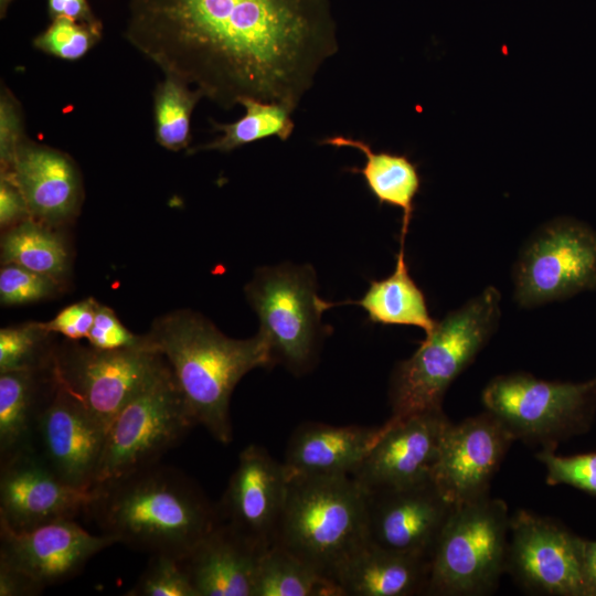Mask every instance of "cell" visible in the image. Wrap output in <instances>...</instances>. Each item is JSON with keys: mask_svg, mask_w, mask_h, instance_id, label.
<instances>
[{"mask_svg": "<svg viewBox=\"0 0 596 596\" xmlns=\"http://www.w3.org/2000/svg\"><path fill=\"white\" fill-rule=\"evenodd\" d=\"M125 38L224 109L295 110L339 50L330 0H128Z\"/></svg>", "mask_w": 596, "mask_h": 596, "instance_id": "obj_1", "label": "cell"}, {"mask_svg": "<svg viewBox=\"0 0 596 596\" xmlns=\"http://www.w3.org/2000/svg\"><path fill=\"white\" fill-rule=\"evenodd\" d=\"M86 512L131 549L181 558L217 522L216 507L183 472L157 462L94 488Z\"/></svg>", "mask_w": 596, "mask_h": 596, "instance_id": "obj_2", "label": "cell"}, {"mask_svg": "<svg viewBox=\"0 0 596 596\" xmlns=\"http://www.w3.org/2000/svg\"><path fill=\"white\" fill-rule=\"evenodd\" d=\"M145 338L168 362L198 425L219 443H231L230 400L236 384L249 371L274 365L263 336L232 339L201 315L178 310L159 318Z\"/></svg>", "mask_w": 596, "mask_h": 596, "instance_id": "obj_3", "label": "cell"}, {"mask_svg": "<svg viewBox=\"0 0 596 596\" xmlns=\"http://www.w3.org/2000/svg\"><path fill=\"white\" fill-rule=\"evenodd\" d=\"M368 542L365 491L350 475L289 477L274 544L337 584Z\"/></svg>", "mask_w": 596, "mask_h": 596, "instance_id": "obj_4", "label": "cell"}, {"mask_svg": "<svg viewBox=\"0 0 596 596\" xmlns=\"http://www.w3.org/2000/svg\"><path fill=\"white\" fill-rule=\"evenodd\" d=\"M499 290L489 286L447 313L413 355L396 364L389 387L390 421L441 409L453 381L494 333L501 310Z\"/></svg>", "mask_w": 596, "mask_h": 596, "instance_id": "obj_5", "label": "cell"}, {"mask_svg": "<svg viewBox=\"0 0 596 596\" xmlns=\"http://www.w3.org/2000/svg\"><path fill=\"white\" fill-rule=\"evenodd\" d=\"M510 519L505 502L490 496L455 507L433 552L426 594L494 590L505 572Z\"/></svg>", "mask_w": 596, "mask_h": 596, "instance_id": "obj_6", "label": "cell"}, {"mask_svg": "<svg viewBox=\"0 0 596 596\" xmlns=\"http://www.w3.org/2000/svg\"><path fill=\"white\" fill-rule=\"evenodd\" d=\"M195 425L167 362L108 426L93 489L159 462Z\"/></svg>", "mask_w": 596, "mask_h": 596, "instance_id": "obj_7", "label": "cell"}, {"mask_svg": "<svg viewBox=\"0 0 596 596\" xmlns=\"http://www.w3.org/2000/svg\"><path fill=\"white\" fill-rule=\"evenodd\" d=\"M482 403L514 439L553 450L583 432L596 409V376L582 383L554 382L518 372L493 377Z\"/></svg>", "mask_w": 596, "mask_h": 596, "instance_id": "obj_8", "label": "cell"}, {"mask_svg": "<svg viewBox=\"0 0 596 596\" xmlns=\"http://www.w3.org/2000/svg\"><path fill=\"white\" fill-rule=\"evenodd\" d=\"M245 294L259 319V331L275 363L305 372L313 362L323 311L333 304L317 295L316 275L308 266L263 267Z\"/></svg>", "mask_w": 596, "mask_h": 596, "instance_id": "obj_9", "label": "cell"}, {"mask_svg": "<svg viewBox=\"0 0 596 596\" xmlns=\"http://www.w3.org/2000/svg\"><path fill=\"white\" fill-rule=\"evenodd\" d=\"M512 279L522 308L596 290V230L573 217L544 223L523 244Z\"/></svg>", "mask_w": 596, "mask_h": 596, "instance_id": "obj_10", "label": "cell"}, {"mask_svg": "<svg viewBox=\"0 0 596 596\" xmlns=\"http://www.w3.org/2000/svg\"><path fill=\"white\" fill-rule=\"evenodd\" d=\"M166 364L145 338L140 345L118 350L64 345L53 351L51 372L54 383L107 429Z\"/></svg>", "mask_w": 596, "mask_h": 596, "instance_id": "obj_11", "label": "cell"}, {"mask_svg": "<svg viewBox=\"0 0 596 596\" xmlns=\"http://www.w3.org/2000/svg\"><path fill=\"white\" fill-rule=\"evenodd\" d=\"M505 572L526 590L587 596L586 541L560 523L525 510L510 519Z\"/></svg>", "mask_w": 596, "mask_h": 596, "instance_id": "obj_12", "label": "cell"}, {"mask_svg": "<svg viewBox=\"0 0 596 596\" xmlns=\"http://www.w3.org/2000/svg\"><path fill=\"white\" fill-rule=\"evenodd\" d=\"M513 441L509 429L489 411L457 424L449 422L432 479L455 507L488 497Z\"/></svg>", "mask_w": 596, "mask_h": 596, "instance_id": "obj_13", "label": "cell"}, {"mask_svg": "<svg viewBox=\"0 0 596 596\" xmlns=\"http://www.w3.org/2000/svg\"><path fill=\"white\" fill-rule=\"evenodd\" d=\"M449 422L443 409L387 419L350 476L364 491L402 488L432 479Z\"/></svg>", "mask_w": 596, "mask_h": 596, "instance_id": "obj_14", "label": "cell"}, {"mask_svg": "<svg viewBox=\"0 0 596 596\" xmlns=\"http://www.w3.org/2000/svg\"><path fill=\"white\" fill-rule=\"evenodd\" d=\"M289 477L284 462L251 444L240 456L216 512L219 521L266 550L275 542L284 512Z\"/></svg>", "mask_w": 596, "mask_h": 596, "instance_id": "obj_15", "label": "cell"}, {"mask_svg": "<svg viewBox=\"0 0 596 596\" xmlns=\"http://www.w3.org/2000/svg\"><path fill=\"white\" fill-rule=\"evenodd\" d=\"M369 542L432 560L453 505L433 479L407 487L365 491Z\"/></svg>", "mask_w": 596, "mask_h": 596, "instance_id": "obj_16", "label": "cell"}, {"mask_svg": "<svg viewBox=\"0 0 596 596\" xmlns=\"http://www.w3.org/2000/svg\"><path fill=\"white\" fill-rule=\"evenodd\" d=\"M0 523L28 531L87 511L95 491L60 479L35 449L0 462Z\"/></svg>", "mask_w": 596, "mask_h": 596, "instance_id": "obj_17", "label": "cell"}, {"mask_svg": "<svg viewBox=\"0 0 596 596\" xmlns=\"http://www.w3.org/2000/svg\"><path fill=\"white\" fill-rule=\"evenodd\" d=\"M116 543L107 534H91L74 519L20 532L0 523V561L24 572L43 587L75 577L94 555Z\"/></svg>", "mask_w": 596, "mask_h": 596, "instance_id": "obj_18", "label": "cell"}, {"mask_svg": "<svg viewBox=\"0 0 596 596\" xmlns=\"http://www.w3.org/2000/svg\"><path fill=\"white\" fill-rule=\"evenodd\" d=\"M106 432L84 407L55 384L38 423L35 450L64 482L78 489L93 490Z\"/></svg>", "mask_w": 596, "mask_h": 596, "instance_id": "obj_19", "label": "cell"}, {"mask_svg": "<svg viewBox=\"0 0 596 596\" xmlns=\"http://www.w3.org/2000/svg\"><path fill=\"white\" fill-rule=\"evenodd\" d=\"M8 171L25 200L30 219L55 226L72 219L82 200L73 160L54 148L24 140Z\"/></svg>", "mask_w": 596, "mask_h": 596, "instance_id": "obj_20", "label": "cell"}, {"mask_svg": "<svg viewBox=\"0 0 596 596\" xmlns=\"http://www.w3.org/2000/svg\"><path fill=\"white\" fill-rule=\"evenodd\" d=\"M263 551L219 521L179 563L196 596H254Z\"/></svg>", "mask_w": 596, "mask_h": 596, "instance_id": "obj_21", "label": "cell"}, {"mask_svg": "<svg viewBox=\"0 0 596 596\" xmlns=\"http://www.w3.org/2000/svg\"><path fill=\"white\" fill-rule=\"evenodd\" d=\"M381 432L379 427L307 422L291 434L284 466L288 477L351 475Z\"/></svg>", "mask_w": 596, "mask_h": 596, "instance_id": "obj_22", "label": "cell"}, {"mask_svg": "<svg viewBox=\"0 0 596 596\" xmlns=\"http://www.w3.org/2000/svg\"><path fill=\"white\" fill-rule=\"evenodd\" d=\"M430 560L368 542L343 567L337 584L342 596L426 594Z\"/></svg>", "mask_w": 596, "mask_h": 596, "instance_id": "obj_23", "label": "cell"}, {"mask_svg": "<svg viewBox=\"0 0 596 596\" xmlns=\"http://www.w3.org/2000/svg\"><path fill=\"white\" fill-rule=\"evenodd\" d=\"M47 369L0 372V462L35 449L38 423L54 392L42 393Z\"/></svg>", "mask_w": 596, "mask_h": 596, "instance_id": "obj_24", "label": "cell"}, {"mask_svg": "<svg viewBox=\"0 0 596 596\" xmlns=\"http://www.w3.org/2000/svg\"><path fill=\"white\" fill-rule=\"evenodd\" d=\"M320 143L337 148L349 147L363 153L364 166L360 169L353 168L351 171L363 177L368 189L381 205L401 209L400 240L405 241L414 212V200L421 189L417 166L405 155L374 151L365 141L351 137L341 135L327 137Z\"/></svg>", "mask_w": 596, "mask_h": 596, "instance_id": "obj_25", "label": "cell"}, {"mask_svg": "<svg viewBox=\"0 0 596 596\" xmlns=\"http://www.w3.org/2000/svg\"><path fill=\"white\" fill-rule=\"evenodd\" d=\"M393 273L381 280H372L359 301L371 322L386 326H412L432 333L437 321L428 311L424 292L409 275L405 258V241H400Z\"/></svg>", "mask_w": 596, "mask_h": 596, "instance_id": "obj_26", "label": "cell"}, {"mask_svg": "<svg viewBox=\"0 0 596 596\" xmlns=\"http://www.w3.org/2000/svg\"><path fill=\"white\" fill-rule=\"evenodd\" d=\"M254 596H342L338 585L273 544L260 554Z\"/></svg>", "mask_w": 596, "mask_h": 596, "instance_id": "obj_27", "label": "cell"}, {"mask_svg": "<svg viewBox=\"0 0 596 596\" xmlns=\"http://www.w3.org/2000/svg\"><path fill=\"white\" fill-rule=\"evenodd\" d=\"M67 251L51 226L26 219L6 230L2 264H15L57 281L67 269Z\"/></svg>", "mask_w": 596, "mask_h": 596, "instance_id": "obj_28", "label": "cell"}, {"mask_svg": "<svg viewBox=\"0 0 596 596\" xmlns=\"http://www.w3.org/2000/svg\"><path fill=\"white\" fill-rule=\"evenodd\" d=\"M238 105L245 109L241 118L231 124L213 123L214 129L221 131L222 135L206 145L189 150L188 153L201 150L227 152L270 137L286 141L292 135L295 123L291 114L294 110L289 106L256 98H243Z\"/></svg>", "mask_w": 596, "mask_h": 596, "instance_id": "obj_29", "label": "cell"}, {"mask_svg": "<svg viewBox=\"0 0 596 596\" xmlns=\"http://www.w3.org/2000/svg\"><path fill=\"white\" fill-rule=\"evenodd\" d=\"M203 97L182 79L164 75L153 94V121L157 142L171 151L189 148L191 116Z\"/></svg>", "mask_w": 596, "mask_h": 596, "instance_id": "obj_30", "label": "cell"}, {"mask_svg": "<svg viewBox=\"0 0 596 596\" xmlns=\"http://www.w3.org/2000/svg\"><path fill=\"white\" fill-rule=\"evenodd\" d=\"M51 333L40 322L0 330V372L51 366L54 350L45 349Z\"/></svg>", "mask_w": 596, "mask_h": 596, "instance_id": "obj_31", "label": "cell"}, {"mask_svg": "<svg viewBox=\"0 0 596 596\" xmlns=\"http://www.w3.org/2000/svg\"><path fill=\"white\" fill-rule=\"evenodd\" d=\"M100 35V23L88 24L57 18L33 40V45L54 57L77 61L93 49Z\"/></svg>", "mask_w": 596, "mask_h": 596, "instance_id": "obj_32", "label": "cell"}, {"mask_svg": "<svg viewBox=\"0 0 596 596\" xmlns=\"http://www.w3.org/2000/svg\"><path fill=\"white\" fill-rule=\"evenodd\" d=\"M127 596H196L179 558L152 554L146 570Z\"/></svg>", "mask_w": 596, "mask_h": 596, "instance_id": "obj_33", "label": "cell"}, {"mask_svg": "<svg viewBox=\"0 0 596 596\" xmlns=\"http://www.w3.org/2000/svg\"><path fill=\"white\" fill-rule=\"evenodd\" d=\"M536 458L546 468L549 485H567L596 496V453L563 457L542 449Z\"/></svg>", "mask_w": 596, "mask_h": 596, "instance_id": "obj_34", "label": "cell"}, {"mask_svg": "<svg viewBox=\"0 0 596 596\" xmlns=\"http://www.w3.org/2000/svg\"><path fill=\"white\" fill-rule=\"evenodd\" d=\"M54 279L15 264H3L0 270V300L17 306L44 299L56 290Z\"/></svg>", "mask_w": 596, "mask_h": 596, "instance_id": "obj_35", "label": "cell"}, {"mask_svg": "<svg viewBox=\"0 0 596 596\" xmlns=\"http://www.w3.org/2000/svg\"><path fill=\"white\" fill-rule=\"evenodd\" d=\"M91 347L99 350H118L143 343V336L129 331L108 307L97 304L95 318L86 338Z\"/></svg>", "mask_w": 596, "mask_h": 596, "instance_id": "obj_36", "label": "cell"}, {"mask_svg": "<svg viewBox=\"0 0 596 596\" xmlns=\"http://www.w3.org/2000/svg\"><path fill=\"white\" fill-rule=\"evenodd\" d=\"M25 140L23 117L13 95L4 89L0 97V163L1 170H9L18 149Z\"/></svg>", "mask_w": 596, "mask_h": 596, "instance_id": "obj_37", "label": "cell"}, {"mask_svg": "<svg viewBox=\"0 0 596 596\" xmlns=\"http://www.w3.org/2000/svg\"><path fill=\"white\" fill-rule=\"evenodd\" d=\"M97 301L93 298L72 304L47 322H40L49 333H60L75 341L87 338L94 322Z\"/></svg>", "mask_w": 596, "mask_h": 596, "instance_id": "obj_38", "label": "cell"}, {"mask_svg": "<svg viewBox=\"0 0 596 596\" xmlns=\"http://www.w3.org/2000/svg\"><path fill=\"white\" fill-rule=\"evenodd\" d=\"M30 219L25 200L18 184L8 171L0 175V225L9 228Z\"/></svg>", "mask_w": 596, "mask_h": 596, "instance_id": "obj_39", "label": "cell"}, {"mask_svg": "<svg viewBox=\"0 0 596 596\" xmlns=\"http://www.w3.org/2000/svg\"><path fill=\"white\" fill-rule=\"evenodd\" d=\"M44 588L24 572L0 561V596H35Z\"/></svg>", "mask_w": 596, "mask_h": 596, "instance_id": "obj_40", "label": "cell"}, {"mask_svg": "<svg viewBox=\"0 0 596 596\" xmlns=\"http://www.w3.org/2000/svg\"><path fill=\"white\" fill-rule=\"evenodd\" d=\"M47 8L52 20L65 18L76 22L99 24L87 0H47Z\"/></svg>", "mask_w": 596, "mask_h": 596, "instance_id": "obj_41", "label": "cell"}, {"mask_svg": "<svg viewBox=\"0 0 596 596\" xmlns=\"http://www.w3.org/2000/svg\"><path fill=\"white\" fill-rule=\"evenodd\" d=\"M584 573L587 587V596H596V541H586Z\"/></svg>", "mask_w": 596, "mask_h": 596, "instance_id": "obj_42", "label": "cell"}, {"mask_svg": "<svg viewBox=\"0 0 596 596\" xmlns=\"http://www.w3.org/2000/svg\"><path fill=\"white\" fill-rule=\"evenodd\" d=\"M12 0H0V12H1V15L3 17V14L6 13L10 2Z\"/></svg>", "mask_w": 596, "mask_h": 596, "instance_id": "obj_43", "label": "cell"}]
</instances>
